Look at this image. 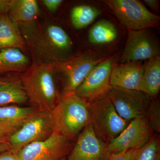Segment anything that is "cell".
Returning a JSON list of instances; mask_svg holds the SVG:
<instances>
[{
  "label": "cell",
  "instance_id": "obj_1",
  "mask_svg": "<svg viewBox=\"0 0 160 160\" xmlns=\"http://www.w3.org/2000/svg\"><path fill=\"white\" fill-rule=\"evenodd\" d=\"M23 37L34 59L33 63L53 65L66 59L72 42L69 36L59 26L49 24L38 29L24 28Z\"/></svg>",
  "mask_w": 160,
  "mask_h": 160
},
{
  "label": "cell",
  "instance_id": "obj_2",
  "mask_svg": "<svg viewBox=\"0 0 160 160\" xmlns=\"http://www.w3.org/2000/svg\"><path fill=\"white\" fill-rule=\"evenodd\" d=\"M55 71L52 64L33 63L23 76V88L39 111L51 113L59 101L55 82Z\"/></svg>",
  "mask_w": 160,
  "mask_h": 160
},
{
  "label": "cell",
  "instance_id": "obj_3",
  "mask_svg": "<svg viewBox=\"0 0 160 160\" xmlns=\"http://www.w3.org/2000/svg\"><path fill=\"white\" fill-rule=\"evenodd\" d=\"M51 114L54 131L72 141L90 124L88 103L75 93L62 97Z\"/></svg>",
  "mask_w": 160,
  "mask_h": 160
},
{
  "label": "cell",
  "instance_id": "obj_4",
  "mask_svg": "<svg viewBox=\"0 0 160 160\" xmlns=\"http://www.w3.org/2000/svg\"><path fill=\"white\" fill-rule=\"evenodd\" d=\"M90 124L100 140L108 144L117 137L130 121L122 118L118 113L109 96L88 103Z\"/></svg>",
  "mask_w": 160,
  "mask_h": 160
},
{
  "label": "cell",
  "instance_id": "obj_5",
  "mask_svg": "<svg viewBox=\"0 0 160 160\" xmlns=\"http://www.w3.org/2000/svg\"><path fill=\"white\" fill-rule=\"evenodd\" d=\"M104 2L128 30L147 29L157 27L160 18L136 0H106Z\"/></svg>",
  "mask_w": 160,
  "mask_h": 160
},
{
  "label": "cell",
  "instance_id": "obj_6",
  "mask_svg": "<svg viewBox=\"0 0 160 160\" xmlns=\"http://www.w3.org/2000/svg\"><path fill=\"white\" fill-rule=\"evenodd\" d=\"M53 131L51 113L38 110L10 137V150L18 153L29 144L46 140Z\"/></svg>",
  "mask_w": 160,
  "mask_h": 160
},
{
  "label": "cell",
  "instance_id": "obj_7",
  "mask_svg": "<svg viewBox=\"0 0 160 160\" xmlns=\"http://www.w3.org/2000/svg\"><path fill=\"white\" fill-rule=\"evenodd\" d=\"M73 142L54 131L46 140L23 147L18 157L19 160H61L71 152Z\"/></svg>",
  "mask_w": 160,
  "mask_h": 160
},
{
  "label": "cell",
  "instance_id": "obj_8",
  "mask_svg": "<svg viewBox=\"0 0 160 160\" xmlns=\"http://www.w3.org/2000/svg\"><path fill=\"white\" fill-rule=\"evenodd\" d=\"M105 58L79 54L53 64L62 74L64 85L62 96L74 93L93 68Z\"/></svg>",
  "mask_w": 160,
  "mask_h": 160
},
{
  "label": "cell",
  "instance_id": "obj_9",
  "mask_svg": "<svg viewBox=\"0 0 160 160\" xmlns=\"http://www.w3.org/2000/svg\"><path fill=\"white\" fill-rule=\"evenodd\" d=\"M113 58L98 63L75 91V94L88 103L102 99L109 95L112 88L110 79L114 64Z\"/></svg>",
  "mask_w": 160,
  "mask_h": 160
},
{
  "label": "cell",
  "instance_id": "obj_10",
  "mask_svg": "<svg viewBox=\"0 0 160 160\" xmlns=\"http://www.w3.org/2000/svg\"><path fill=\"white\" fill-rule=\"evenodd\" d=\"M155 133L146 117L131 120L126 129L108 144L110 155L142 147Z\"/></svg>",
  "mask_w": 160,
  "mask_h": 160
},
{
  "label": "cell",
  "instance_id": "obj_11",
  "mask_svg": "<svg viewBox=\"0 0 160 160\" xmlns=\"http://www.w3.org/2000/svg\"><path fill=\"white\" fill-rule=\"evenodd\" d=\"M109 96L115 109L122 118L131 121L146 117L152 99L140 90L112 88Z\"/></svg>",
  "mask_w": 160,
  "mask_h": 160
},
{
  "label": "cell",
  "instance_id": "obj_12",
  "mask_svg": "<svg viewBox=\"0 0 160 160\" xmlns=\"http://www.w3.org/2000/svg\"><path fill=\"white\" fill-rule=\"evenodd\" d=\"M159 54L158 46L147 29L128 30V38L119 63L149 61Z\"/></svg>",
  "mask_w": 160,
  "mask_h": 160
},
{
  "label": "cell",
  "instance_id": "obj_13",
  "mask_svg": "<svg viewBox=\"0 0 160 160\" xmlns=\"http://www.w3.org/2000/svg\"><path fill=\"white\" fill-rule=\"evenodd\" d=\"M110 155L108 144L98 137L89 124L78 136L66 160H108Z\"/></svg>",
  "mask_w": 160,
  "mask_h": 160
},
{
  "label": "cell",
  "instance_id": "obj_14",
  "mask_svg": "<svg viewBox=\"0 0 160 160\" xmlns=\"http://www.w3.org/2000/svg\"><path fill=\"white\" fill-rule=\"evenodd\" d=\"M145 65L146 63L142 64L141 62L114 63L110 75L112 87L142 91Z\"/></svg>",
  "mask_w": 160,
  "mask_h": 160
},
{
  "label": "cell",
  "instance_id": "obj_15",
  "mask_svg": "<svg viewBox=\"0 0 160 160\" xmlns=\"http://www.w3.org/2000/svg\"><path fill=\"white\" fill-rule=\"evenodd\" d=\"M40 9L35 0H10L7 13L19 26H31L40 15Z\"/></svg>",
  "mask_w": 160,
  "mask_h": 160
},
{
  "label": "cell",
  "instance_id": "obj_16",
  "mask_svg": "<svg viewBox=\"0 0 160 160\" xmlns=\"http://www.w3.org/2000/svg\"><path fill=\"white\" fill-rule=\"evenodd\" d=\"M15 48L26 50V45L19 26L13 22L6 12L0 16V50Z\"/></svg>",
  "mask_w": 160,
  "mask_h": 160
},
{
  "label": "cell",
  "instance_id": "obj_17",
  "mask_svg": "<svg viewBox=\"0 0 160 160\" xmlns=\"http://www.w3.org/2000/svg\"><path fill=\"white\" fill-rule=\"evenodd\" d=\"M29 58L20 49L8 48L0 50V75L28 70Z\"/></svg>",
  "mask_w": 160,
  "mask_h": 160
},
{
  "label": "cell",
  "instance_id": "obj_18",
  "mask_svg": "<svg viewBox=\"0 0 160 160\" xmlns=\"http://www.w3.org/2000/svg\"><path fill=\"white\" fill-rule=\"evenodd\" d=\"M160 89V57L146 63L143 77L142 92L152 99H158Z\"/></svg>",
  "mask_w": 160,
  "mask_h": 160
},
{
  "label": "cell",
  "instance_id": "obj_19",
  "mask_svg": "<svg viewBox=\"0 0 160 160\" xmlns=\"http://www.w3.org/2000/svg\"><path fill=\"white\" fill-rule=\"evenodd\" d=\"M28 100L22 81H9L0 85V106L22 104Z\"/></svg>",
  "mask_w": 160,
  "mask_h": 160
},
{
  "label": "cell",
  "instance_id": "obj_20",
  "mask_svg": "<svg viewBox=\"0 0 160 160\" xmlns=\"http://www.w3.org/2000/svg\"><path fill=\"white\" fill-rule=\"evenodd\" d=\"M118 35L117 29L113 23L107 20H101L89 30L88 39L95 45L109 44L115 41Z\"/></svg>",
  "mask_w": 160,
  "mask_h": 160
},
{
  "label": "cell",
  "instance_id": "obj_21",
  "mask_svg": "<svg viewBox=\"0 0 160 160\" xmlns=\"http://www.w3.org/2000/svg\"><path fill=\"white\" fill-rule=\"evenodd\" d=\"M99 9L89 5L77 6L72 9L70 18L72 24L75 29L86 28L94 22L101 14Z\"/></svg>",
  "mask_w": 160,
  "mask_h": 160
},
{
  "label": "cell",
  "instance_id": "obj_22",
  "mask_svg": "<svg viewBox=\"0 0 160 160\" xmlns=\"http://www.w3.org/2000/svg\"><path fill=\"white\" fill-rule=\"evenodd\" d=\"M38 110L33 107L0 106V122H12L25 119Z\"/></svg>",
  "mask_w": 160,
  "mask_h": 160
},
{
  "label": "cell",
  "instance_id": "obj_23",
  "mask_svg": "<svg viewBox=\"0 0 160 160\" xmlns=\"http://www.w3.org/2000/svg\"><path fill=\"white\" fill-rule=\"evenodd\" d=\"M132 160H160V134L155 132L148 142L138 149Z\"/></svg>",
  "mask_w": 160,
  "mask_h": 160
},
{
  "label": "cell",
  "instance_id": "obj_24",
  "mask_svg": "<svg viewBox=\"0 0 160 160\" xmlns=\"http://www.w3.org/2000/svg\"><path fill=\"white\" fill-rule=\"evenodd\" d=\"M146 117L156 133H160V103L159 101L152 99Z\"/></svg>",
  "mask_w": 160,
  "mask_h": 160
},
{
  "label": "cell",
  "instance_id": "obj_25",
  "mask_svg": "<svg viewBox=\"0 0 160 160\" xmlns=\"http://www.w3.org/2000/svg\"><path fill=\"white\" fill-rule=\"evenodd\" d=\"M28 118L12 122H0V143L9 142L10 137L19 129Z\"/></svg>",
  "mask_w": 160,
  "mask_h": 160
},
{
  "label": "cell",
  "instance_id": "obj_26",
  "mask_svg": "<svg viewBox=\"0 0 160 160\" xmlns=\"http://www.w3.org/2000/svg\"><path fill=\"white\" fill-rule=\"evenodd\" d=\"M138 149H129L111 154L108 160H132Z\"/></svg>",
  "mask_w": 160,
  "mask_h": 160
},
{
  "label": "cell",
  "instance_id": "obj_27",
  "mask_svg": "<svg viewBox=\"0 0 160 160\" xmlns=\"http://www.w3.org/2000/svg\"><path fill=\"white\" fill-rule=\"evenodd\" d=\"M42 2L49 11L54 12L58 10L63 1L62 0H43Z\"/></svg>",
  "mask_w": 160,
  "mask_h": 160
},
{
  "label": "cell",
  "instance_id": "obj_28",
  "mask_svg": "<svg viewBox=\"0 0 160 160\" xmlns=\"http://www.w3.org/2000/svg\"><path fill=\"white\" fill-rule=\"evenodd\" d=\"M0 160H19L17 153L11 150H7L0 154Z\"/></svg>",
  "mask_w": 160,
  "mask_h": 160
},
{
  "label": "cell",
  "instance_id": "obj_29",
  "mask_svg": "<svg viewBox=\"0 0 160 160\" xmlns=\"http://www.w3.org/2000/svg\"><path fill=\"white\" fill-rule=\"evenodd\" d=\"M144 3L151 9L155 10L159 9V2L157 0H144Z\"/></svg>",
  "mask_w": 160,
  "mask_h": 160
},
{
  "label": "cell",
  "instance_id": "obj_30",
  "mask_svg": "<svg viewBox=\"0 0 160 160\" xmlns=\"http://www.w3.org/2000/svg\"><path fill=\"white\" fill-rule=\"evenodd\" d=\"M10 0H0V16L3 12H7Z\"/></svg>",
  "mask_w": 160,
  "mask_h": 160
},
{
  "label": "cell",
  "instance_id": "obj_31",
  "mask_svg": "<svg viewBox=\"0 0 160 160\" xmlns=\"http://www.w3.org/2000/svg\"><path fill=\"white\" fill-rule=\"evenodd\" d=\"M10 146L9 142L0 143V154L4 152L10 150Z\"/></svg>",
  "mask_w": 160,
  "mask_h": 160
},
{
  "label": "cell",
  "instance_id": "obj_32",
  "mask_svg": "<svg viewBox=\"0 0 160 160\" xmlns=\"http://www.w3.org/2000/svg\"><path fill=\"white\" fill-rule=\"evenodd\" d=\"M9 81V80L7 79L0 78V85L1 84H5V83H7Z\"/></svg>",
  "mask_w": 160,
  "mask_h": 160
},
{
  "label": "cell",
  "instance_id": "obj_33",
  "mask_svg": "<svg viewBox=\"0 0 160 160\" xmlns=\"http://www.w3.org/2000/svg\"><path fill=\"white\" fill-rule=\"evenodd\" d=\"M66 158H63L61 160H66Z\"/></svg>",
  "mask_w": 160,
  "mask_h": 160
}]
</instances>
